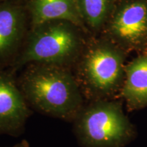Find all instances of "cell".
I'll return each instance as SVG.
<instances>
[{
	"label": "cell",
	"mask_w": 147,
	"mask_h": 147,
	"mask_svg": "<svg viewBox=\"0 0 147 147\" xmlns=\"http://www.w3.org/2000/svg\"><path fill=\"white\" fill-rule=\"evenodd\" d=\"M16 80L31 109L42 115L72 123L85 105L69 67L29 63Z\"/></svg>",
	"instance_id": "obj_1"
},
{
	"label": "cell",
	"mask_w": 147,
	"mask_h": 147,
	"mask_svg": "<svg viewBox=\"0 0 147 147\" xmlns=\"http://www.w3.org/2000/svg\"><path fill=\"white\" fill-rule=\"evenodd\" d=\"M125 51L111 41L85 47L71 67L84 100H112L125 78Z\"/></svg>",
	"instance_id": "obj_2"
},
{
	"label": "cell",
	"mask_w": 147,
	"mask_h": 147,
	"mask_svg": "<svg viewBox=\"0 0 147 147\" xmlns=\"http://www.w3.org/2000/svg\"><path fill=\"white\" fill-rule=\"evenodd\" d=\"M82 30L71 22L60 20L32 27L25 47L11 65L18 69L40 63L71 67L84 47Z\"/></svg>",
	"instance_id": "obj_3"
},
{
	"label": "cell",
	"mask_w": 147,
	"mask_h": 147,
	"mask_svg": "<svg viewBox=\"0 0 147 147\" xmlns=\"http://www.w3.org/2000/svg\"><path fill=\"white\" fill-rule=\"evenodd\" d=\"M72 123L75 136L82 147H122L134 134L121 103L113 100L85 104Z\"/></svg>",
	"instance_id": "obj_4"
},
{
	"label": "cell",
	"mask_w": 147,
	"mask_h": 147,
	"mask_svg": "<svg viewBox=\"0 0 147 147\" xmlns=\"http://www.w3.org/2000/svg\"><path fill=\"white\" fill-rule=\"evenodd\" d=\"M110 41L123 50L147 47V0H121L107 24Z\"/></svg>",
	"instance_id": "obj_5"
},
{
	"label": "cell",
	"mask_w": 147,
	"mask_h": 147,
	"mask_svg": "<svg viewBox=\"0 0 147 147\" xmlns=\"http://www.w3.org/2000/svg\"><path fill=\"white\" fill-rule=\"evenodd\" d=\"M32 113L17 80L0 67V134L21 135Z\"/></svg>",
	"instance_id": "obj_6"
},
{
	"label": "cell",
	"mask_w": 147,
	"mask_h": 147,
	"mask_svg": "<svg viewBox=\"0 0 147 147\" xmlns=\"http://www.w3.org/2000/svg\"><path fill=\"white\" fill-rule=\"evenodd\" d=\"M26 12L25 5L13 0L0 3V67L17 50L25 32Z\"/></svg>",
	"instance_id": "obj_7"
},
{
	"label": "cell",
	"mask_w": 147,
	"mask_h": 147,
	"mask_svg": "<svg viewBox=\"0 0 147 147\" xmlns=\"http://www.w3.org/2000/svg\"><path fill=\"white\" fill-rule=\"evenodd\" d=\"M32 27L51 21H67L86 29L77 0H26Z\"/></svg>",
	"instance_id": "obj_8"
},
{
	"label": "cell",
	"mask_w": 147,
	"mask_h": 147,
	"mask_svg": "<svg viewBox=\"0 0 147 147\" xmlns=\"http://www.w3.org/2000/svg\"><path fill=\"white\" fill-rule=\"evenodd\" d=\"M120 93L129 109L147 106V54L138 57L125 65Z\"/></svg>",
	"instance_id": "obj_9"
},
{
	"label": "cell",
	"mask_w": 147,
	"mask_h": 147,
	"mask_svg": "<svg viewBox=\"0 0 147 147\" xmlns=\"http://www.w3.org/2000/svg\"><path fill=\"white\" fill-rule=\"evenodd\" d=\"M116 0H77L86 27L97 31L106 26L115 7Z\"/></svg>",
	"instance_id": "obj_10"
},
{
	"label": "cell",
	"mask_w": 147,
	"mask_h": 147,
	"mask_svg": "<svg viewBox=\"0 0 147 147\" xmlns=\"http://www.w3.org/2000/svg\"><path fill=\"white\" fill-rule=\"evenodd\" d=\"M11 147H29V144L26 140H22L21 142Z\"/></svg>",
	"instance_id": "obj_11"
},
{
	"label": "cell",
	"mask_w": 147,
	"mask_h": 147,
	"mask_svg": "<svg viewBox=\"0 0 147 147\" xmlns=\"http://www.w3.org/2000/svg\"><path fill=\"white\" fill-rule=\"evenodd\" d=\"M8 1V0H0V3H2L3 2H5V1Z\"/></svg>",
	"instance_id": "obj_12"
}]
</instances>
